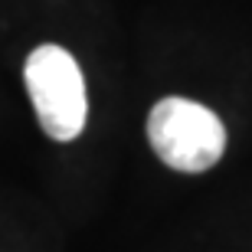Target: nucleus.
<instances>
[{
    "label": "nucleus",
    "instance_id": "obj_2",
    "mask_svg": "<svg viewBox=\"0 0 252 252\" xmlns=\"http://www.w3.org/2000/svg\"><path fill=\"white\" fill-rule=\"evenodd\" d=\"M27 92L49 138L72 141L85 128V79L63 46H39L27 59Z\"/></svg>",
    "mask_w": 252,
    "mask_h": 252
},
{
    "label": "nucleus",
    "instance_id": "obj_1",
    "mask_svg": "<svg viewBox=\"0 0 252 252\" xmlns=\"http://www.w3.org/2000/svg\"><path fill=\"white\" fill-rule=\"evenodd\" d=\"M151 148L180 174H203L223 158L226 128L206 105L190 98H164L148 118Z\"/></svg>",
    "mask_w": 252,
    "mask_h": 252
}]
</instances>
